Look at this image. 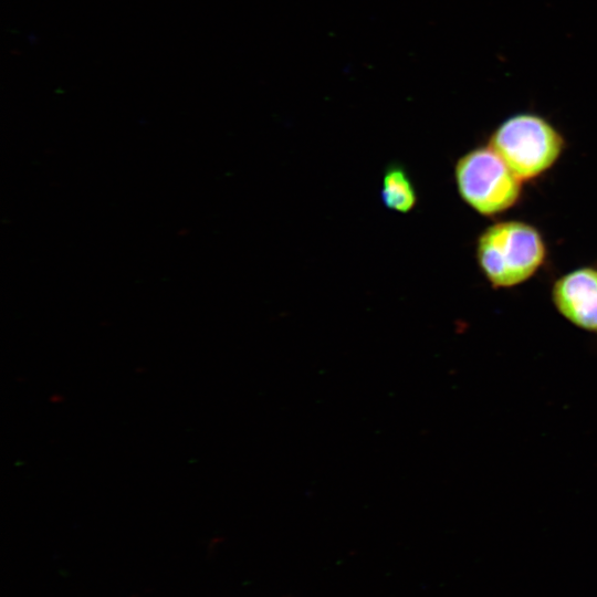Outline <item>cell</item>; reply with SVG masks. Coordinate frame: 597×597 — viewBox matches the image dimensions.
<instances>
[{
  "label": "cell",
  "mask_w": 597,
  "mask_h": 597,
  "mask_svg": "<svg viewBox=\"0 0 597 597\" xmlns=\"http://www.w3.org/2000/svg\"><path fill=\"white\" fill-rule=\"evenodd\" d=\"M546 259V244L533 226L517 220L489 226L478 238L476 260L488 282L512 287L532 277Z\"/></svg>",
  "instance_id": "1"
},
{
  "label": "cell",
  "mask_w": 597,
  "mask_h": 597,
  "mask_svg": "<svg viewBox=\"0 0 597 597\" xmlns=\"http://www.w3.org/2000/svg\"><path fill=\"white\" fill-rule=\"evenodd\" d=\"M564 144L557 128L534 113L507 117L489 139V146L522 181L534 179L552 168L561 157Z\"/></svg>",
  "instance_id": "2"
},
{
  "label": "cell",
  "mask_w": 597,
  "mask_h": 597,
  "mask_svg": "<svg viewBox=\"0 0 597 597\" xmlns=\"http://www.w3.org/2000/svg\"><path fill=\"white\" fill-rule=\"evenodd\" d=\"M461 199L483 216H496L512 208L521 197L522 180L490 147L463 154L454 166Z\"/></svg>",
  "instance_id": "3"
},
{
  "label": "cell",
  "mask_w": 597,
  "mask_h": 597,
  "mask_svg": "<svg viewBox=\"0 0 597 597\" xmlns=\"http://www.w3.org/2000/svg\"><path fill=\"white\" fill-rule=\"evenodd\" d=\"M556 310L575 326L597 333V269L578 268L559 279L552 289Z\"/></svg>",
  "instance_id": "4"
},
{
  "label": "cell",
  "mask_w": 597,
  "mask_h": 597,
  "mask_svg": "<svg viewBox=\"0 0 597 597\" xmlns=\"http://www.w3.org/2000/svg\"><path fill=\"white\" fill-rule=\"evenodd\" d=\"M381 201L389 210L407 213L417 205V191L406 170L399 164H390L383 174Z\"/></svg>",
  "instance_id": "5"
}]
</instances>
